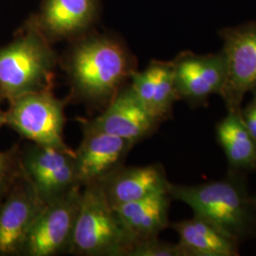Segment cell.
<instances>
[{"instance_id": "cell-10", "label": "cell", "mask_w": 256, "mask_h": 256, "mask_svg": "<svg viewBox=\"0 0 256 256\" xmlns=\"http://www.w3.org/2000/svg\"><path fill=\"white\" fill-rule=\"evenodd\" d=\"M160 124L128 86L120 90L98 117L82 122V128L124 138L137 144L150 137Z\"/></svg>"}, {"instance_id": "cell-16", "label": "cell", "mask_w": 256, "mask_h": 256, "mask_svg": "<svg viewBox=\"0 0 256 256\" xmlns=\"http://www.w3.org/2000/svg\"><path fill=\"white\" fill-rule=\"evenodd\" d=\"M96 9V0H45L34 26L46 39L74 36L92 24Z\"/></svg>"}, {"instance_id": "cell-6", "label": "cell", "mask_w": 256, "mask_h": 256, "mask_svg": "<svg viewBox=\"0 0 256 256\" xmlns=\"http://www.w3.org/2000/svg\"><path fill=\"white\" fill-rule=\"evenodd\" d=\"M20 164L23 174L46 204L81 185L78 182L74 150H61L32 142L20 151Z\"/></svg>"}, {"instance_id": "cell-12", "label": "cell", "mask_w": 256, "mask_h": 256, "mask_svg": "<svg viewBox=\"0 0 256 256\" xmlns=\"http://www.w3.org/2000/svg\"><path fill=\"white\" fill-rule=\"evenodd\" d=\"M172 64L180 100L198 104L212 94H220L226 78L222 52L209 55L186 52L180 55Z\"/></svg>"}, {"instance_id": "cell-18", "label": "cell", "mask_w": 256, "mask_h": 256, "mask_svg": "<svg viewBox=\"0 0 256 256\" xmlns=\"http://www.w3.org/2000/svg\"><path fill=\"white\" fill-rule=\"evenodd\" d=\"M241 111L228 112L218 124L216 135L230 165L250 170L256 168V140L245 126Z\"/></svg>"}, {"instance_id": "cell-19", "label": "cell", "mask_w": 256, "mask_h": 256, "mask_svg": "<svg viewBox=\"0 0 256 256\" xmlns=\"http://www.w3.org/2000/svg\"><path fill=\"white\" fill-rule=\"evenodd\" d=\"M21 174L18 146H14L4 152L0 151V203Z\"/></svg>"}, {"instance_id": "cell-17", "label": "cell", "mask_w": 256, "mask_h": 256, "mask_svg": "<svg viewBox=\"0 0 256 256\" xmlns=\"http://www.w3.org/2000/svg\"><path fill=\"white\" fill-rule=\"evenodd\" d=\"M180 238L184 256H236L238 242L226 236L206 220L192 218L170 225Z\"/></svg>"}, {"instance_id": "cell-2", "label": "cell", "mask_w": 256, "mask_h": 256, "mask_svg": "<svg viewBox=\"0 0 256 256\" xmlns=\"http://www.w3.org/2000/svg\"><path fill=\"white\" fill-rule=\"evenodd\" d=\"M168 192L172 198L187 204L196 216L238 242L254 227V200L234 178L192 186L170 183Z\"/></svg>"}, {"instance_id": "cell-23", "label": "cell", "mask_w": 256, "mask_h": 256, "mask_svg": "<svg viewBox=\"0 0 256 256\" xmlns=\"http://www.w3.org/2000/svg\"><path fill=\"white\" fill-rule=\"evenodd\" d=\"M252 102H254V104H256V94H254V100H252Z\"/></svg>"}, {"instance_id": "cell-21", "label": "cell", "mask_w": 256, "mask_h": 256, "mask_svg": "<svg viewBox=\"0 0 256 256\" xmlns=\"http://www.w3.org/2000/svg\"><path fill=\"white\" fill-rule=\"evenodd\" d=\"M241 115L248 131L256 140V106L254 102H252L245 110H242Z\"/></svg>"}, {"instance_id": "cell-13", "label": "cell", "mask_w": 256, "mask_h": 256, "mask_svg": "<svg viewBox=\"0 0 256 256\" xmlns=\"http://www.w3.org/2000/svg\"><path fill=\"white\" fill-rule=\"evenodd\" d=\"M169 180L162 164L120 167L100 182L112 207L137 202L158 192H168Z\"/></svg>"}, {"instance_id": "cell-11", "label": "cell", "mask_w": 256, "mask_h": 256, "mask_svg": "<svg viewBox=\"0 0 256 256\" xmlns=\"http://www.w3.org/2000/svg\"><path fill=\"white\" fill-rule=\"evenodd\" d=\"M82 142L75 151L78 182L84 186L100 182L124 166L135 146L124 138L82 128Z\"/></svg>"}, {"instance_id": "cell-3", "label": "cell", "mask_w": 256, "mask_h": 256, "mask_svg": "<svg viewBox=\"0 0 256 256\" xmlns=\"http://www.w3.org/2000/svg\"><path fill=\"white\" fill-rule=\"evenodd\" d=\"M56 54L34 25L0 48V101L52 90Z\"/></svg>"}, {"instance_id": "cell-9", "label": "cell", "mask_w": 256, "mask_h": 256, "mask_svg": "<svg viewBox=\"0 0 256 256\" xmlns=\"http://www.w3.org/2000/svg\"><path fill=\"white\" fill-rule=\"evenodd\" d=\"M46 204L23 174L0 203V256H18Z\"/></svg>"}, {"instance_id": "cell-15", "label": "cell", "mask_w": 256, "mask_h": 256, "mask_svg": "<svg viewBox=\"0 0 256 256\" xmlns=\"http://www.w3.org/2000/svg\"><path fill=\"white\" fill-rule=\"evenodd\" d=\"M130 79L138 99L160 122L172 115L174 102L180 100L172 62H152L144 70H135Z\"/></svg>"}, {"instance_id": "cell-20", "label": "cell", "mask_w": 256, "mask_h": 256, "mask_svg": "<svg viewBox=\"0 0 256 256\" xmlns=\"http://www.w3.org/2000/svg\"><path fill=\"white\" fill-rule=\"evenodd\" d=\"M128 256H184V254L178 243L164 242L156 238L136 243Z\"/></svg>"}, {"instance_id": "cell-4", "label": "cell", "mask_w": 256, "mask_h": 256, "mask_svg": "<svg viewBox=\"0 0 256 256\" xmlns=\"http://www.w3.org/2000/svg\"><path fill=\"white\" fill-rule=\"evenodd\" d=\"M131 247V241L100 182L82 186L68 252L76 256H128Z\"/></svg>"}, {"instance_id": "cell-1", "label": "cell", "mask_w": 256, "mask_h": 256, "mask_svg": "<svg viewBox=\"0 0 256 256\" xmlns=\"http://www.w3.org/2000/svg\"><path fill=\"white\" fill-rule=\"evenodd\" d=\"M72 95L106 108L135 72L126 48L106 36L86 38L74 46L66 60Z\"/></svg>"}, {"instance_id": "cell-14", "label": "cell", "mask_w": 256, "mask_h": 256, "mask_svg": "<svg viewBox=\"0 0 256 256\" xmlns=\"http://www.w3.org/2000/svg\"><path fill=\"white\" fill-rule=\"evenodd\" d=\"M171 200L169 192H158L137 202L113 207L132 247L140 241L158 238L170 226L168 214Z\"/></svg>"}, {"instance_id": "cell-22", "label": "cell", "mask_w": 256, "mask_h": 256, "mask_svg": "<svg viewBox=\"0 0 256 256\" xmlns=\"http://www.w3.org/2000/svg\"><path fill=\"white\" fill-rule=\"evenodd\" d=\"M6 124V117H5V111L1 110L0 108V129L1 128Z\"/></svg>"}, {"instance_id": "cell-5", "label": "cell", "mask_w": 256, "mask_h": 256, "mask_svg": "<svg viewBox=\"0 0 256 256\" xmlns=\"http://www.w3.org/2000/svg\"><path fill=\"white\" fill-rule=\"evenodd\" d=\"M66 100L52 90L32 92L9 102L6 124L32 144L61 150H72L64 140Z\"/></svg>"}, {"instance_id": "cell-8", "label": "cell", "mask_w": 256, "mask_h": 256, "mask_svg": "<svg viewBox=\"0 0 256 256\" xmlns=\"http://www.w3.org/2000/svg\"><path fill=\"white\" fill-rule=\"evenodd\" d=\"M222 54L226 78L220 95L228 112H239L245 95L256 90V23L227 30Z\"/></svg>"}, {"instance_id": "cell-7", "label": "cell", "mask_w": 256, "mask_h": 256, "mask_svg": "<svg viewBox=\"0 0 256 256\" xmlns=\"http://www.w3.org/2000/svg\"><path fill=\"white\" fill-rule=\"evenodd\" d=\"M82 186L46 204L28 234L21 254L52 256L68 252L80 209Z\"/></svg>"}, {"instance_id": "cell-24", "label": "cell", "mask_w": 256, "mask_h": 256, "mask_svg": "<svg viewBox=\"0 0 256 256\" xmlns=\"http://www.w3.org/2000/svg\"><path fill=\"white\" fill-rule=\"evenodd\" d=\"M254 205H256V200H254Z\"/></svg>"}]
</instances>
